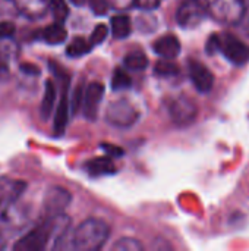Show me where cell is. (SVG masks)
Here are the masks:
<instances>
[{
  "label": "cell",
  "instance_id": "6da1fadb",
  "mask_svg": "<svg viewBox=\"0 0 249 251\" xmlns=\"http://www.w3.org/2000/svg\"><path fill=\"white\" fill-rule=\"evenodd\" d=\"M110 235V228L100 219L84 221L70 235V249L78 251L100 250Z\"/></svg>",
  "mask_w": 249,
  "mask_h": 251
},
{
  "label": "cell",
  "instance_id": "7a4b0ae2",
  "mask_svg": "<svg viewBox=\"0 0 249 251\" xmlns=\"http://www.w3.org/2000/svg\"><path fill=\"white\" fill-rule=\"evenodd\" d=\"M205 50L208 54H213L216 51L222 53L230 63L236 66H242L249 62L248 44L229 32L213 34L205 44Z\"/></svg>",
  "mask_w": 249,
  "mask_h": 251
},
{
  "label": "cell",
  "instance_id": "3957f363",
  "mask_svg": "<svg viewBox=\"0 0 249 251\" xmlns=\"http://www.w3.org/2000/svg\"><path fill=\"white\" fill-rule=\"evenodd\" d=\"M207 9L208 15L225 24H238L245 15V3L242 0H210Z\"/></svg>",
  "mask_w": 249,
  "mask_h": 251
},
{
  "label": "cell",
  "instance_id": "277c9868",
  "mask_svg": "<svg viewBox=\"0 0 249 251\" xmlns=\"http://www.w3.org/2000/svg\"><path fill=\"white\" fill-rule=\"evenodd\" d=\"M138 118H139V112L126 99H119L116 101H112L106 112V121L117 128H128L134 125Z\"/></svg>",
  "mask_w": 249,
  "mask_h": 251
},
{
  "label": "cell",
  "instance_id": "5b68a950",
  "mask_svg": "<svg viewBox=\"0 0 249 251\" xmlns=\"http://www.w3.org/2000/svg\"><path fill=\"white\" fill-rule=\"evenodd\" d=\"M51 240V229H50V221L45 218L38 226L26 232L21 240L16 241L13 246V250L16 251H41L44 250Z\"/></svg>",
  "mask_w": 249,
  "mask_h": 251
},
{
  "label": "cell",
  "instance_id": "8992f818",
  "mask_svg": "<svg viewBox=\"0 0 249 251\" xmlns=\"http://www.w3.org/2000/svg\"><path fill=\"white\" fill-rule=\"evenodd\" d=\"M208 15L207 4L203 0H183L176 12V21L182 28L198 26Z\"/></svg>",
  "mask_w": 249,
  "mask_h": 251
},
{
  "label": "cell",
  "instance_id": "52a82bcc",
  "mask_svg": "<svg viewBox=\"0 0 249 251\" xmlns=\"http://www.w3.org/2000/svg\"><path fill=\"white\" fill-rule=\"evenodd\" d=\"M169 113L172 121L176 125H189L195 121L198 107L197 104L186 96H179L173 99L169 104Z\"/></svg>",
  "mask_w": 249,
  "mask_h": 251
},
{
  "label": "cell",
  "instance_id": "ba28073f",
  "mask_svg": "<svg viewBox=\"0 0 249 251\" xmlns=\"http://www.w3.org/2000/svg\"><path fill=\"white\" fill-rule=\"evenodd\" d=\"M72 200V196L68 190L62 187H50L47 193L44 194L43 207L45 216H54L59 213H63V210L69 206Z\"/></svg>",
  "mask_w": 249,
  "mask_h": 251
},
{
  "label": "cell",
  "instance_id": "9c48e42d",
  "mask_svg": "<svg viewBox=\"0 0 249 251\" xmlns=\"http://www.w3.org/2000/svg\"><path fill=\"white\" fill-rule=\"evenodd\" d=\"M104 85L101 82H91L85 91H84V101H82V109L84 115L90 121H95L98 107L101 104V100L104 97Z\"/></svg>",
  "mask_w": 249,
  "mask_h": 251
},
{
  "label": "cell",
  "instance_id": "30bf717a",
  "mask_svg": "<svg viewBox=\"0 0 249 251\" xmlns=\"http://www.w3.org/2000/svg\"><path fill=\"white\" fill-rule=\"evenodd\" d=\"M26 188V182L19 179L1 178L0 179V212L15 204Z\"/></svg>",
  "mask_w": 249,
  "mask_h": 251
},
{
  "label": "cell",
  "instance_id": "8fae6325",
  "mask_svg": "<svg viewBox=\"0 0 249 251\" xmlns=\"http://www.w3.org/2000/svg\"><path fill=\"white\" fill-rule=\"evenodd\" d=\"M189 78L192 81V84L195 85V88L200 93H210L213 85H214V76L211 74V71L204 66L201 62L197 60H191L189 62Z\"/></svg>",
  "mask_w": 249,
  "mask_h": 251
},
{
  "label": "cell",
  "instance_id": "7c38bea8",
  "mask_svg": "<svg viewBox=\"0 0 249 251\" xmlns=\"http://www.w3.org/2000/svg\"><path fill=\"white\" fill-rule=\"evenodd\" d=\"M84 169L92 178H98V176H106V175L116 174V166H114V163H113V160H112L110 156L90 159L88 162H85Z\"/></svg>",
  "mask_w": 249,
  "mask_h": 251
},
{
  "label": "cell",
  "instance_id": "4fadbf2b",
  "mask_svg": "<svg viewBox=\"0 0 249 251\" xmlns=\"http://www.w3.org/2000/svg\"><path fill=\"white\" fill-rule=\"evenodd\" d=\"M154 51L161 56L163 59H175L176 56H179L181 53V41L178 40L176 35L173 34H167L160 37L154 46H153Z\"/></svg>",
  "mask_w": 249,
  "mask_h": 251
},
{
  "label": "cell",
  "instance_id": "5bb4252c",
  "mask_svg": "<svg viewBox=\"0 0 249 251\" xmlns=\"http://www.w3.org/2000/svg\"><path fill=\"white\" fill-rule=\"evenodd\" d=\"M18 9L29 18H41L48 9V0H15Z\"/></svg>",
  "mask_w": 249,
  "mask_h": 251
},
{
  "label": "cell",
  "instance_id": "9a60e30c",
  "mask_svg": "<svg viewBox=\"0 0 249 251\" xmlns=\"http://www.w3.org/2000/svg\"><path fill=\"white\" fill-rule=\"evenodd\" d=\"M69 115H70V109H69V99L66 96V93H63L60 103L57 106L56 115H54V132L57 135H62L66 129L68 121H69Z\"/></svg>",
  "mask_w": 249,
  "mask_h": 251
},
{
  "label": "cell",
  "instance_id": "2e32d148",
  "mask_svg": "<svg viewBox=\"0 0 249 251\" xmlns=\"http://www.w3.org/2000/svg\"><path fill=\"white\" fill-rule=\"evenodd\" d=\"M110 26H112V32H113V37L117 38V40H123L126 37L131 35L132 32V24H131V19L128 15L125 13H119V15H114L110 21Z\"/></svg>",
  "mask_w": 249,
  "mask_h": 251
},
{
  "label": "cell",
  "instance_id": "e0dca14e",
  "mask_svg": "<svg viewBox=\"0 0 249 251\" xmlns=\"http://www.w3.org/2000/svg\"><path fill=\"white\" fill-rule=\"evenodd\" d=\"M41 37L48 44H60L68 38V31L62 25V22H54L48 26H45L41 32Z\"/></svg>",
  "mask_w": 249,
  "mask_h": 251
},
{
  "label": "cell",
  "instance_id": "ac0fdd59",
  "mask_svg": "<svg viewBox=\"0 0 249 251\" xmlns=\"http://www.w3.org/2000/svg\"><path fill=\"white\" fill-rule=\"evenodd\" d=\"M56 85L53 81L47 79L45 81V88H44V96H43V101H41V107H40V113H41V118L43 119H48L51 110H53V106H54V101H56Z\"/></svg>",
  "mask_w": 249,
  "mask_h": 251
},
{
  "label": "cell",
  "instance_id": "d6986e66",
  "mask_svg": "<svg viewBox=\"0 0 249 251\" xmlns=\"http://www.w3.org/2000/svg\"><path fill=\"white\" fill-rule=\"evenodd\" d=\"M92 49V44L90 43V40L84 38V37H75L66 47V54L69 57H81L87 53H90Z\"/></svg>",
  "mask_w": 249,
  "mask_h": 251
},
{
  "label": "cell",
  "instance_id": "ffe728a7",
  "mask_svg": "<svg viewBox=\"0 0 249 251\" xmlns=\"http://www.w3.org/2000/svg\"><path fill=\"white\" fill-rule=\"evenodd\" d=\"M123 65L129 71H144L148 66V57L141 51L129 53L128 56H125Z\"/></svg>",
  "mask_w": 249,
  "mask_h": 251
},
{
  "label": "cell",
  "instance_id": "44dd1931",
  "mask_svg": "<svg viewBox=\"0 0 249 251\" xmlns=\"http://www.w3.org/2000/svg\"><path fill=\"white\" fill-rule=\"evenodd\" d=\"M132 84V79L131 76L128 75V72L122 68H117L114 69L113 75H112V88L114 91H119V90H126L129 88Z\"/></svg>",
  "mask_w": 249,
  "mask_h": 251
},
{
  "label": "cell",
  "instance_id": "7402d4cb",
  "mask_svg": "<svg viewBox=\"0 0 249 251\" xmlns=\"http://www.w3.org/2000/svg\"><path fill=\"white\" fill-rule=\"evenodd\" d=\"M154 72L160 76H175L179 74V66L172 59H161L156 63Z\"/></svg>",
  "mask_w": 249,
  "mask_h": 251
},
{
  "label": "cell",
  "instance_id": "603a6c76",
  "mask_svg": "<svg viewBox=\"0 0 249 251\" xmlns=\"http://www.w3.org/2000/svg\"><path fill=\"white\" fill-rule=\"evenodd\" d=\"M48 7L56 22H63L69 15V7L65 0H48Z\"/></svg>",
  "mask_w": 249,
  "mask_h": 251
},
{
  "label": "cell",
  "instance_id": "cb8c5ba5",
  "mask_svg": "<svg viewBox=\"0 0 249 251\" xmlns=\"http://www.w3.org/2000/svg\"><path fill=\"white\" fill-rule=\"evenodd\" d=\"M84 84L82 82H79L76 87H75V90L72 91V99H70V101H69V109H70V112H72V115H76L79 110H81V107H82V101H84Z\"/></svg>",
  "mask_w": 249,
  "mask_h": 251
},
{
  "label": "cell",
  "instance_id": "d4e9b609",
  "mask_svg": "<svg viewBox=\"0 0 249 251\" xmlns=\"http://www.w3.org/2000/svg\"><path fill=\"white\" fill-rule=\"evenodd\" d=\"M112 250L114 251H141L142 250V244L138 243L136 240L134 238H122L119 240L113 247Z\"/></svg>",
  "mask_w": 249,
  "mask_h": 251
},
{
  "label": "cell",
  "instance_id": "484cf974",
  "mask_svg": "<svg viewBox=\"0 0 249 251\" xmlns=\"http://www.w3.org/2000/svg\"><path fill=\"white\" fill-rule=\"evenodd\" d=\"M107 32H109V28H107V25H106V24H98V25L94 28V31L91 32L90 43H91L92 46L101 44V43L106 40V37H107Z\"/></svg>",
  "mask_w": 249,
  "mask_h": 251
},
{
  "label": "cell",
  "instance_id": "4316f807",
  "mask_svg": "<svg viewBox=\"0 0 249 251\" xmlns=\"http://www.w3.org/2000/svg\"><path fill=\"white\" fill-rule=\"evenodd\" d=\"M87 3L90 4L91 10H92L95 15H100V16H101V15H106L107 10L110 9L107 0H87Z\"/></svg>",
  "mask_w": 249,
  "mask_h": 251
},
{
  "label": "cell",
  "instance_id": "83f0119b",
  "mask_svg": "<svg viewBox=\"0 0 249 251\" xmlns=\"http://www.w3.org/2000/svg\"><path fill=\"white\" fill-rule=\"evenodd\" d=\"M15 34V25L9 21L0 22V40L1 38H10Z\"/></svg>",
  "mask_w": 249,
  "mask_h": 251
},
{
  "label": "cell",
  "instance_id": "f1b7e54d",
  "mask_svg": "<svg viewBox=\"0 0 249 251\" xmlns=\"http://www.w3.org/2000/svg\"><path fill=\"white\" fill-rule=\"evenodd\" d=\"M161 0H134V4L142 10H154L160 6Z\"/></svg>",
  "mask_w": 249,
  "mask_h": 251
},
{
  "label": "cell",
  "instance_id": "f546056e",
  "mask_svg": "<svg viewBox=\"0 0 249 251\" xmlns=\"http://www.w3.org/2000/svg\"><path fill=\"white\" fill-rule=\"evenodd\" d=\"M109 7L116 10H126L131 6H134V0H107Z\"/></svg>",
  "mask_w": 249,
  "mask_h": 251
},
{
  "label": "cell",
  "instance_id": "4dcf8cb0",
  "mask_svg": "<svg viewBox=\"0 0 249 251\" xmlns=\"http://www.w3.org/2000/svg\"><path fill=\"white\" fill-rule=\"evenodd\" d=\"M101 149L107 153V156L110 157H119L123 154V150L119 146H113V144H101Z\"/></svg>",
  "mask_w": 249,
  "mask_h": 251
},
{
  "label": "cell",
  "instance_id": "1f68e13d",
  "mask_svg": "<svg viewBox=\"0 0 249 251\" xmlns=\"http://www.w3.org/2000/svg\"><path fill=\"white\" fill-rule=\"evenodd\" d=\"M21 71L26 72L28 75H37V74L40 72V69H38L37 66L31 65V63H25V65H22V66H21Z\"/></svg>",
  "mask_w": 249,
  "mask_h": 251
},
{
  "label": "cell",
  "instance_id": "d6a6232c",
  "mask_svg": "<svg viewBox=\"0 0 249 251\" xmlns=\"http://www.w3.org/2000/svg\"><path fill=\"white\" fill-rule=\"evenodd\" d=\"M6 238H4V235L1 234V231H0V250H3L4 247H6Z\"/></svg>",
  "mask_w": 249,
  "mask_h": 251
},
{
  "label": "cell",
  "instance_id": "836d02e7",
  "mask_svg": "<svg viewBox=\"0 0 249 251\" xmlns=\"http://www.w3.org/2000/svg\"><path fill=\"white\" fill-rule=\"evenodd\" d=\"M72 1V4H75V6H84L85 3H87V0H70Z\"/></svg>",
  "mask_w": 249,
  "mask_h": 251
},
{
  "label": "cell",
  "instance_id": "e575fe53",
  "mask_svg": "<svg viewBox=\"0 0 249 251\" xmlns=\"http://www.w3.org/2000/svg\"><path fill=\"white\" fill-rule=\"evenodd\" d=\"M242 1L245 3V6H247V4H248V6H249V0H242Z\"/></svg>",
  "mask_w": 249,
  "mask_h": 251
}]
</instances>
